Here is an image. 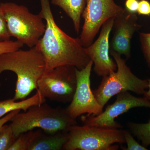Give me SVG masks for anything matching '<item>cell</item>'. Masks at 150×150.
<instances>
[{"label": "cell", "mask_w": 150, "mask_h": 150, "mask_svg": "<svg viewBox=\"0 0 150 150\" xmlns=\"http://www.w3.org/2000/svg\"><path fill=\"white\" fill-rule=\"evenodd\" d=\"M0 8L11 37L30 48L36 46L46 29L40 13L34 14L26 7L12 2L1 3Z\"/></svg>", "instance_id": "4"}, {"label": "cell", "mask_w": 150, "mask_h": 150, "mask_svg": "<svg viewBox=\"0 0 150 150\" xmlns=\"http://www.w3.org/2000/svg\"><path fill=\"white\" fill-rule=\"evenodd\" d=\"M141 27L138 23L136 13L129 12L124 8L114 18L112 26L114 33L110 43V50L129 59L131 55V39Z\"/></svg>", "instance_id": "12"}, {"label": "cell", "mask_w": 150, "mask_h": 150, "mask_svg": "<svg viewBox=\"0 0 150 150\" xmlns=\"http://www.w3.org/2000/svg\"><path fill=\"white\" fill-rule=\"evenodd\" d=\"M42 131L40 129H34L20 134L9 150H29Z\"/></svg>", "instance_id": "17"}, {"label": "cell", "mask_w": 150, "mask_h": 150, "mask_svg": "<svg viewBox=\"0 0 150 150\" xmlns=\"http://www.w3.org/2000/svg\"><path fill=\"white\" fill-rule=\"evenodd\" d=\"M109 52L117 65V70L103 77L97 88L93 91L97 101L103 107L112 96L125 91L144 94L148 87V81L138 77L126 64V60L112 50Z\"/></svg>", "instance_id": "5"}, {"label": "cell", "mask_w": 150, "mask_h": 150, "mask_svg": "<svg viewBox=\"0 0 150 150\" xmlns=\"http://www.w3.org/2000/svg\"><path fill=\"white\" fill-rule=\"evenodd\" d=\"M127 126L131 134L142 142V145L147 148L150 146V116L146 123L128 122Z\"/></svg>", "instance_id": "16"}, {"label": "cell", "mask_w": 150, "mask_h": 150, "mask_svg": "<svg viewBox=\"0 0 150 150\" xmlns=\"http://www.w3.org/2000/svg\"><path fill=\"white\" fill-rule=\"evenodd\" d=\"M93 65L91 61L83 69H76L77 85L73 99L67 110L70 116L76 119L81 115H96L103 107L97 101L91 87V75Z\"/></svg>", "instance_id": "9"}, {"label": "cell", "mask_w": 150, "mask_h": 150, "mask_svg": "<svg viewBox=\"0 0 150 150\" xmlns=\"http://www.w3.org/2000/svg\"><path fill=\"white\" fill-rule=\"evenodd\" d=\"M141 107L150 108V100L144 97L134 96L129 91L122 92L117 95L115 102L108 105L104 111L96 115H83L81 119L84 125L119 129L121 124L115 121V118L132 108Z\"/></svg>", "instance_id": "10"}, {"label": "cell", "mask_w": 150, "mask_h": 150, "mask_svg": "<svg viewBox=\"0 0 150 150\" xmlns=\"http://www.w3.org/2000/svg\"><path fill=\"white\" fill-rule=\"evenodd\" d=\"M123 136L125 143L127 144L126 148L122 147V149L125 150H147V148L140 144L134 139L130 131L123 130Z\"/></svg>", "instance_id": "20"}, {"label": "cell", "mask_w": 150, "mask_h": 150, "mask_svg": "<svg viewBox=\"0 0 150 150\" xmlns=\"http://www.w3.org/2000/svg\"><path fill=\"white\" fill-rule=\"evenodd\" d=\"M76 69L63 66L45 72L38 82L36 91L46 99L62 103L71 102L76 87Z\"/></svg>", "instance_id": "7"}, {"label": "cell", "mask_w": 150, "mask_h": 150, "mask_svg": "<svg viewBox=\"0 0 150 150\" xmlns=\"http://www.w3.org/2000/svg\"><path fill=\"white\" fill-rule=\"evenodd\" d=\"M137 13L139 15L150 16V3L148 0H140Z\"/></svg>", "instance_id": "23"}, {"label": "cell", "mask_w": 150, "mask_h": 150, "mask_svg": "<svg viewBox=\"0 0 150 150\" xmlns=\"http://www.w3.org/2000/svg\"><path fill=\"white\" fill-rule=\"evenodd\" d=\"M40 13L46 21L44 34L36 46L44 57L45 72L56 67L71 66L83 69L91 61L79 38L65 33L54 20L49 0H40Z\"/></svg>", "instance_id": "1"}, {"label": "cell", "mask_w": 150, "mask_h": 150, "mask_svg": "<svg viewBox=\"0 0 150 150\" xmlns=\"http://www.w3.org/2000/svg\"><path fill=\"white\" fill-rule=\"evenodd\" d=\"M10 121V125L16 137L35 129L48 133L69 132L71 126L77 124L76 119L70 116L67 108L52 107L45 103L18 112Z\"/></svg>", "instance_id": "3"}, {"label": "cell", "mask_w": 150, "mask_h": 150, "mask_svg": "<svg viewBox=\"0 0 150 150\" xmlns=\"http://www.w3.org/2000/svg\"><path fill=\"white\" fill-rule=\"evenodd\" d=\"M23 46V44L17 40L0 41V55L17 51Z\"/></svg>", "instance_id": "21"}, {"label": "cell", "mask_w": 150, "mask_h": 150, "mask_svg": "<svg viewBox=\"0 0 150 150\" xmlns=\"http://www.w3.org/2000/svg\"><path fill=\"white\" fill-rule=\"evenodd\" d=\"M68 139V132L48 133L42 130L29 150H63Z\"/></svg>", "instance_id": "13"}, {"label": "cell", "mask_w": 150, "mask_h": 150, "mask_svg": "<svg viewBox=\"0 0 150 150\" xmlns=\"http://www.w3.org/2000/svg\"><path fill=\"white\" fill-rule=\"evenodd\" d=\"M63 150H116L125 143L123 130L83 125L71 126Z\"/></svg>", "instance_id": "6"}, {"label": "cell", "mask_w": 150, "mask_h": 150, "mask_svg": "<svg viewBox=\"0 0 150 150\" xmlns=\"http://www.w3.org/2000/svg\"><path fill=\"white\" fill-rule=\"evenodd\" d=\"M45 69L44 57L36 46L28 50L19 49L0 55V75L6 71L16 75L13 98L16 100L25 99L33 91L37 90L38 82Z\"/></svg>", "instance_id": "2"}, {"label": "cell", "mask_w": 150, "mask_h": 150, "mask_svg": "<svg viewBox=\"0 0 150 150\" xmlns=\"http://www.w3.org/2000/svg\"><path fill=\"white\" fill-rule=\"evenodd\" d=\"M139 2V0H126L125 4V9L131 13H137Z\"/></svg>", "instance_id": "24"}, {"label": "cell", "mask_w": 150, "mask_h": 150, "mask_svg": "<svg viewBox=\"0 0 150 150\" xmlns=\"http://www.w3.org/2000/svg\"><path fill=\"white\" fill-rule=\"evenodd\" d=\"M148 91H146L144 93V97L150 101V79H148Z\"/></svg>", "instance_id": "26"}, {"label": "cell", "mask_w": 150, "mask_h": 150, "mask_svg": "<svg viewBox=\"0 0 150 150\" xmlns=\"http://www.w3.org/2000/svg\"><path fill=\"white\" fill-rule=\"evenodd\" d=\"M46 101V98L38 91L33 96L21 101H17L13 98L0 101V118L14 110L25 111L31 106L42 104Z\"/></svg>", "instance_id": "15"}, {"label": "cell", "mask_w": 150, "mask_h": 150, "mask_svg": "<svg viewBox=\"0 0 150 150\" xmlns=\"http://www.w3.org/2000/svg\"><path fill=\"white\" fill-rule=\"evenodd\" d=\"M21 110H14L12 111L8 114H7L4 117H2L0 118V129L3 127V126L6 124V123H8L9 121H10L11 119L15 115H16L17 113L20 112Z\"/></svg>", "instance_id": "25"}, {"label": "cell", "mask_w": 150, "mask_h": 150, "mask_svg": "<svg viewBox=\"0 0 150 150\" xmlns=\"http://www.w3.org/2000/svg\"><path fill=\"white\" fill-rule=\"evenodd\" d=\"M11 37L4 16L0 8V41L9 40Z\"/></svg>", "instance_id": "22"}, {"label": "cell", "mask_w": 150, "mask_h": 150, "mask_svg": "<svg viewBox=\"0 0 150 150\" xmlns=\"http://www.w3.org/2000/svg\"><path fill=\"white\" fill-rule=\"evenodd\" d=\"M139 39L142 52L150 68V33H141Z\"/></svg>", "instance_id": "19"}, {"label": "cell", "mask_w": 150, "mask_h": 150, "mask_svg": "<svg viewBox=\"0 0 150 150\" xmlns=\"http://www.w3.org/2000/svg\"><path fill=\"white\" fill-rule=\"evenodd\" d=\"M123 9L114 0H86L82 15L84 22L79 38L82 46L84 48L90 46L103 23L115 18Z\"/></svg>", "instance_id": "8"}, {"label": "cell", "mask_w": 150, "mask_h": 150, "mask_svg": "<svg viewBox=\"0 0 150 150\" xmlns=\"http://www.w3.org/2000/svg\"><path fill=\"white\" fill-rule=\"evenodd\" d=\"M114 18L106 21L101 27L98 38L93 43L85 48L86 53L94 64L93 71L98 76H105L117 70V65L109 56V35Z\"/></svg>", "instance_id": "11"}, {"label": "cell", "mask_w": 150, "mask_h": 150, "mask_svg": "<svg viewBox=\"0 0 150 150\" xmlns=\"http://www.w3.org/2000/svg\"><path fill=\"white\" fill-rule=\"evenodd\" d=\"M16 138L10 125L5 124L0 129V150H9Z\"/></svg>", "instance_id": "18"}, {"label": "cell", "mask_w": 150, "mask_h": 150, "mask_svg": "<svg viewBox=\"0 0 150 150\" xmlns=\"http://www.w3.org/2000/svg\"><path fill=\"white\" fill-rule=\"evenodd\" d=\"M86 0H51L52 4L61 8L72 21L76 32L79 33L81 17Z\"/></svg>", "instance_id": "14"}]
</instances>
